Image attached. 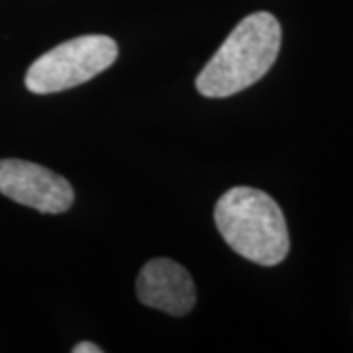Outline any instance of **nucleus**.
Listing matches in <instances>:
<instances>
[{"label": "nucleus", "instance_id": "f257e3e1", "mask_svg": "<svg viewBox=\"0 0 353 353\" xmlns=\"http://www.w3.org/2000/svg\"><path fill=\"white\" fill-rule=\"evenodd\" d=\"M281 50V24L269 12L245 16L204 65L196 79L202 97L226 99L255 85L273 67Z\"/></svg>", "mask_w": 353, "mask_h": 353}, {"label": "nucleus", "instance_id": "39448f33", "mask_svg": "<svg viewBox=\"0 0 353 353\" xmlns=\"http://www.w3.org/2000/svg\"><path fill=\"white\" fill-rule=\"evenodd\" d=\"M136 292L139 303L171 316H185L196 303V290L189 271L171 259H152L141 267Z\"/></svg>", "mask_w": 353, "mask_h": 353}, {"label": "nucleus", "instance_id": "20e7f679", "mask_svg": "<svg viewBox=\"0 0 353 353\" xmlns=\"http://www.w3.org/2000/svg\"><path fill=\"white\" fill-rule=\"evenodd\" d=\"M0 192L43 214L67 212L75 201L67 179L24 159H0Z\"/></svg>", "mask_w": 353, "mask_h": 353}, {"label": "nucleus", "instance_id": "423d86ee", "mask_svg": "<svg viewBox=\"0 0 353 353\" xmlns=\"http://www.w3.org/2000/svg\"><path fill=\"white\" fill-rule=\"evenodd\" d=\"M73 353H102V347H99L97 343H90V341H83L73 347Z\"/></svg>", "mask_w": 353, "mask_h": 353}, {"label": "nucleus", "instance_id": "7ed1b4c3", "mask_svg": "<svg viewBox=\"0 0 353 353\" xmlns=\"http://www.w3.org/2000/svg\"><path fill=\"white\" fill-rule=\"evenodd\" d=\"M118 57V46L108 36H81L53 48L30 65L26 87L34 94H53L79 87L106 71Z\"/></svg>", "mask_w": 353, "mask_h": 353}, {"label": "nucleus", "instance_id": "f03ea898", "mask_svg": "<svg viewBox=\"0 0 353 353\" xmlns=\"http://www.w3.org/2000/svg\"><path fill=\"white\" fill-rule=\"evenodd\" d=\"M214 222L228 245L248 261L273 267L289 253L285 214L263 190L234 187L224 192L216 202Z\"/></svg>", "mask_w": 353, "mask_h": 353}]
</instances>
